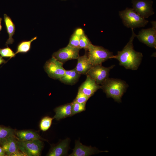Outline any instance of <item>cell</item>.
<instances>
[{
	"instance_id": "1",
	"label": "cell",
	"mask_w": 156,
	"mask_h": 156,
	"mask_svg": "<svg viewBox=\"0 0 156 156\" xmlns=\"http://www.w3.org/2000/svg\"><path fill=\"white\" fill-rule=\"evenodd\" d=\"M131 29L132 34L128 42L122 51H118L117 54L113 55L111 59L118 60L120 65L126 69L135 70L141 64L143 55L141 52L136 51L134 49L133 42L136 35L133 29Z\"/></svg>"
},
{
	"instance_id": "2",
	"label": "cell",
	"mask_w": 156,
	"mask_h": 156,
	"mask_svg": "<svg viewBox=\"0 0 156 156\" xmlns=\"http://www.w3.org/2000/svg\"><path fill=\"white\" fill-rule=\"evenodd\" d=\"M101 88L107 98H112L119 103L128 86L125 82L120 79L108 78L101 84Z\"/></svg>"
},
{
	"instance_id": "3",
	"label": "cell",
	"mask_w": 156,
	"mask_h": 156,
	"mask_svg": "<svg viewBox=\"0 0 156 156\" xmlns=\"http://www.w3.org/2000/svg\"><path fill=\"white\" fill-rule=\"evenodd\" d=\"M119 14L123 24L127 28L134 29L143 27L148 23V21L140 15L133 8H127L119 11Z\"/></svg>"
},
{
	"instance_id": "4",
	"label": "cell",
	"mask_w": 156,
	"mask_h": 156,
	"mask_svg": "<svg viewBox=\"0 0 156 156\" xmlns=\"http://www.w3.org/2000/svg\"><path fill=\"white\" fill-rule=\"evenodd\" d=\"M87 51L89 60L92 66L102 64L103 62L111 59L114 55L113 53L108 49L92 44Z\"/></svg>"
},
{
	"instance_id": "5",
	"label": "cell",
	"mask_w": 156,
	"mask_h": 156,
	"mask_svg": "<svg viewBox=\"0 0 156 156\" xmlns=\"http://www.w3.org/2000/svg\"><path fill=\"white\" fill-rule=\"evenodd\" d=\"M16 142L18 149L24 155L28 156L40 155L43 145L40 139L29 141L19 140Z\"/></svg>"
},
{
	"instance_id": "6",
	"label": "cell",
	"mask_w": 156,
	"mask_h": 156,
	"mask_svg": "<svg viewBox=\"0 0 156 156\" xmlns=\"http://www.w3.org/2000/svg\"><path fill=\"white\" fill-rule=\"evenodd\" d=\"M63 63L53 57L47 60L44 66V69L51 78L59 80L64 75L65 70Z\"/></svg>"
},
{
	"instance_id": "7",
	"label": "cell",
	"mask_w": 156,
	"mask_h": 156,
	"mask_svg": "<svg viewBox=\"0 0 156 156\" xmlns=\"http://www.w3.org/2000/svg\"><path fill=\"white\" fill-rule=\"evenodd\" d=\"M115 66L112 65L106 67L102 64L93 65L87 72L86 75L94 79L98 84H101L108 77L109 72Z\"/></svg>"
},
{
	"instance_id": "8",
	"label": "cell",
	"mask_w": 156,
	"mask_h": 156,
	"mask_svg": "<svg viewBox=\"0 0 156 156\" xmlns=\"http://www.w3.org/2000/svg\"><path fill=\"white\" fill-rule=\"evenodd\" d=\"M152 27L142 29L138 35H136L138 40L147 46L152 48H156V22H151Z\"/></svg>"
},
{
	"instance_id": "9",
	"label": "cell",
	"mask_w": 156,
	"mask_h": 156,
	"mask_svg": "<svg viewBox=\"0 0 156 156\" xmlns=\"http://www.w3.org/2000/svg\"><path fill=\"white\" fill-rule=\"evenodd\" d=\"M133 8L140 15L145 19L153 15L155 12L151 0H131Z\"/></svg>"
},
{
	"instance_id": "10",
	"label": "cell",
	"mask_w": 156,
	"mask_h": 156,
	"mask_svg": "<svg viewBox=\"0 0 156 156\" xmlns=\"http://www.w3.org/2000/svg\"><path fill=\"white\" fill-rule=\"evenodd\" d=\"M79 48H73L68 45L54 53L52 57L62 63L72 60L77 59L79 56Z\"/></svg>"
},
{
	"instance_id": "11",
	"label": "cell",
	"mask_w": 156,
	"mask_h": 156,
	"mask_svg": "<svg viewBox=\"0 0 156 156\" xmlns=\"http://www.w3.org/2000/svg\"><path fill=\"white\" fill-rule=\"evenodd\" d=\"M108 151H101L91 146L82 144L79 140L75 141V146L70 156H88L101 152H108Z\"/></svg>"
},
{
	"instance_id": "12",
	"label": "cell",
	"mask_w": 156,
	"mask_h": 156,
	"mask_svg": "<svg viewBox=\"0 0 156 156\" xmlns=\"http://www.w3.org/2000/svg\"><path fill=\"white\" fill-rule=\"evenodd\" d=\"M86 76V80L80 86L78 90L90 98L101 88V86L98 84L94 79L88 76Z\"/></svg>"
},
{
	"instance_id": "13",
	"label": "cell",
	"mask_w": 156,
	"mask_h": 156,
	"mask_svg": "<svg viewBox=\"0 0 156 156\" xmlns=\"http://www.w3.org/2000/svg\"><path fill=\"white\" fill-rule=\"evenodd\" d=\"M1 140L2 148L8 156H14L18 152L16 141L13 135Z\"/></svg>"
},
{
	"instance_id": "14",
	"label": "cell",
	"mask_w": 156,
	"mask_h": 156,
	"mask_svg": "<svg viewBox=\"0 0 156 156\" xmlns=\"http://www.w3.org/2000/svg\"><path fill=\"white\" fill-rule=\"evenodd\" d=\"M69 139L62 140L57 145L52 147L47 155L49 156H62L67 155L69 148Z\"/></svg>"
},
{
	"instance_id": "15",
	"label": "cell",
	"mask_w": 156,
	"mask_h": 156,
	"mask_svg": "<svg viewBox=\"0 0 156 156\" xmlns=\"http://www.w3.org/2000/svg\"><path fill=\"white\" fill-rule=\"evenodd\" d=\"M77 62L75 69L80 75H86L92 66L88 57L87 52L83 56H79L77 59Z\"/></svg>"
},
{
	"instance_id": "16",
	"label": "cell",
	"mask_w": 156,
	"mask_h": 156,
	"mask_svg": "<svg viewBox=\"0 0 156 156\" xmlns=\"http://www.w3.org/2000/svg\"><path fill=\"white\" fill-rule=\"evenodd\" d=\"M55 113L53 118L58 120L72 116L71 103H68L56 107L54 109Z\"/></svg>"
},
{
	"instance_id": "17",
	"label": "cell",
	"mask_w": 156,
	"mask_h": 156,
	"mask_svg": "<svg viewBox=\"0 0 156 156\" xmlns=\"http://www.w3.org/2000/svg\"><path fill=\"white\" fill-rule=\"evenodd\" d=\"M80 75L75 68L70 70H65L64 75L59 80L65 84L73 85L78 81Z\"/></svg>"
},
{
	"instance_id": "18",
	"label": "cell",
	"mask_w": 156,
	"mask_h": 156,
	"mask_svg": "<svg viewBox=\"0 0 156 156\" xmlns=\"http://www.w3.org/2000/svg\"><path fill=\"white\" fill-rule=\"evenodd\" d=\"M5 25L9 37L7 40L5 45L12 44L14 40L12 36L14 34L15 31V26L11 18L6 14L3 15Z\"/></svg>"
},
{
	"instance_id": "19",
	"label": "cell",
	"mask_w": 156,
	"mask_h": 156,
	"mask_svg": "<svg viewBox=\"0 0 156 156\" xmlns=\"http://www.w3.org/2000/svg\"><path fill=\"white\" fill-rule=\"evenodd\" d=\"M19 140L24 141H32L41 138L37 133L30 130H22L18 131L16 133Z\"/></svg>"
},
{
	"instance_id": "20",
	"label": "cell",
	"mask_w": 156,
	"mask_h": 156,
	"mask_svg": "<svg viewBox=\"0 0 156 156\" xmlns=\"http://www.w3.org/2000/svg\"><path fill=\"white\" fill-rule=\"evenodd\" d=\"M85 34L81 28L76 29L72 35L68 45L73 48H79V43L81 37Z\"/></svg>"
},
{
	"instance_id": "21",
	"label": "cell",
	"mask_w": 156,
	"mask_h": 156,
	"mask_svg": "<svg viewBox=\"0 0 156 156\" xmlns=\"http://www.w3.org/2000/svg\"><path fill=\"white\" fill-rule=\"evenodd\" d=\"M37 38V37L32 38L29 40L23 41L18 45L15 54L19 53H25L28 52L31 48V42Z\"/></svg>"
},
{
	"instance_id": "22",
	"label": "cell",
	"mask_w": 156,
	"mask_h": 156,
	"mask_svg": "<svg viewBox=\"0 0 156 156\" xmlns=\"http://www.w3.org/2000/svg\"><path fill=\"white\" fill-rule=\"evenodd\" d=\"M92 44L88 36L84 34L80 38L79 48L80 49H83L86 51H87Z\"/></svg>"
},
{
	"instance_id": "23",
	"label": "cell",
	"mask_w": 156,
	"mask_h": 156,
	"mask_svg": "<svg viewBox=\"0 0 156 156\" xmlns=\"http://www.w3.org/2000/svg\"><path fill=\"white\" fill-rule=\"evenodd\" d=\"M71 103L72 116L86 110V104L80 103L74 100Z\"/></svg>"
},
{
	"instance_id": "24",
	"label": "cell",
	"mask_w": 156,
	"mask_h": 156,
	"mask_svg": "<svg viewBox=\"0 0 156 156\" xmlns=\"http://www.w3.org/2000/svg\"><path fill=\"white\" fill-rule=\"evenodd\" d=\"M53 118L46 116L43 118L41 120L40 127L42 131H44L48 130L50 127Z\"/></svg>"
},
{
	"instance_id": "25",
	"label": "cell",
	"mask_w": 156,
	"mask_h": 156,
	"mask_svg": "<svg viewBox=\"0 0 156 156\" xmlns=\"http://www.w3.org/2000/svg\"><path fill=\"white\" fill-rule=\"evenodd\" d=\"M14 130L9 128L0 127V141L13 135Z\"/></svg>"
},
{
	"instance_id": "26",
	"label": "cell",
	"mask_w": 156,
	"mask_h": 156,
	"mask_svg": "<svg viewBox=\"0 0 156 156\" xmlns=\"http://www.w3.org/2000/svg\"><path fill=\"white\" fill-rule=\"evenodd\" d=\"M0 55L2 57L10 58L14 57L16 55L13 51L8 46L3 49H0Z\"/></svg>"
},
{
	"instance_id": "27",
	"label": "cell",
	"mask_w": 156,
	"mask_h": 156,
	"mask_svg": "<svg viewBox=\"0 0 156 156\" xmlns=\"http://www.w3.org/2000/svg\"><path fill=\"white\" fill-rule=\"evenodd\" d=\"M89 98L88 96L78 90L77 96L74 101L80 103L86 104Z\"/></svg>"
},
{
	"instance_id": "28",
	"label": "cell",
	"mask_w": 156,
	"mask_h": 156,
	"mask_svg": "<svg viewBox=\"0 0 156 156\" xmlns=\"http://www.w3.org/2000/svg\"><path fill=\"white\" fill-rule=\"evenodd\" d=\"M6 62L0 56V65L3 63H5Z\"/></svg>"
},
{
	"instance_id": "29",
	"label": "cell",
	"mask_w": 156,
	"mask_h": 156,
	"mask_svg": "<svg viewBox=\"0 0 156 156\" xmlns=\"http://www.w3.org/2000/svg\"><path fill=\"white\" fill-rule=\"evenodd\" d=\"M4 151L2 148L0 147V156H3L4 155Z\"/></svg>"
},
{
	"instance_id": "30",
	"label": "cell",
	"mask_w": 156,
	"mask_h": 156,
	"mask_svg": "<svg viewBox=\"0 0 156 156\" xmlns=\"http://www.w3.org/2000/svg\"><path fill=\"white\" fill-rule=\"evenodd\" d=\"M2 20V18H0V31H1L2 28V26L1 25V22Z\"/></svg>"
}]
</instances>
